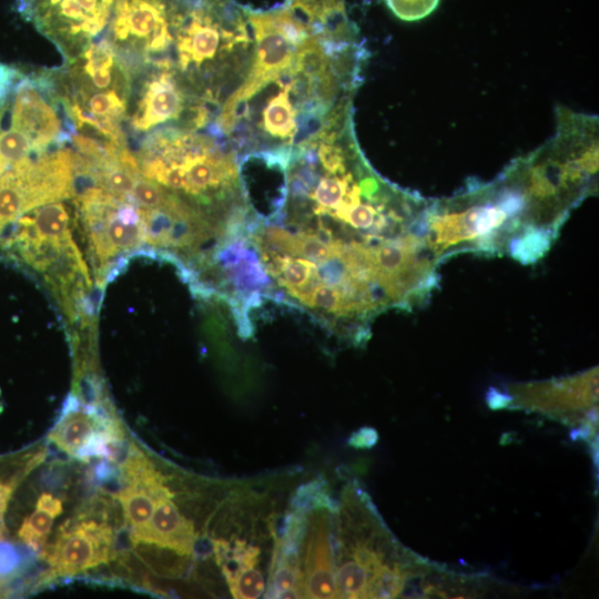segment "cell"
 I'll list each match as a JSON object with an SVG mask.
<instances>
[{
	"instance_id": "cell-2",
	"label": "cell",
	"mask_w": 599,
	"mask_h": 599,
	"mask_svg": "<svg viewBox=\"0 0 599 599\" xmlns=\"http://www.w3.org/2000/svg\"><path fill=\"white\" fill-rule=\"evenodd\" d=\"M427 200L380 176L357 150L322 169L298 200H285L267 222L325 244H379L419 233Z\"/></svg>"
},
{
	"instance_id": "cell-4",
	"label": "cell",
	"mask_w": 599,
	"mask_h": 599,
	"mask_svg": "<svg viewBox=\"0 0 599 599\" xmlns=\"http://www.w3.org/2000/svg\"><path fill=\"white\" fill-rule=\"evenodd\" d=\"M337 598H395L434 565L395 540L368 495L347 488L338 511Z\"/></svg>"
},
{
	"instance_id": "cell-5",
	"label": "cell",
	"mask_w": 599,
	"mask_h": 599,
	"mask_svg": "<svg viewBox=\"0 0 599 599\" xmlns=\"http://www.w3.org/2000/svg\"><path fill=\"white\" fill-rule=\"evenodd\" d=\"M184 7L185 0H115L103 37L132 78L148 69L177 74L174 44Z\"/></svg>"
},
{
	"instance_id": "cell-16",
	"label": "cell",
	"mask_w": 599,
	"mask_h": 599,
	"mask_svg": "<svg viewBox=\"0 0 599 599\" xmlns=\"http://www.w3.org/2000/svg\"><path fill=\"white\" fill-rule=\"evenodd\" d=\"M285 6L316 28L338 30L353 24L344 0H286Z\"/></svg>"
},
{
	"instance_id": "cell-14",
	"label": "cell",
	"mask_w": 599,
	"mask_h": 599,
	"mask_svg": "<svg viewBox=\"0 0 599 599\" xmlns=\"http://www.w3.org/2000/svg\"><path fill=\"white\" fill-rule=\"evenodd\" d=\"M171 498L172 496H162L156 499L150 522L131 540L190 555L194 549L195 531L192 522L179 511Z\"/></svg>"
},
{
	"instance_id": "cell-1",
	"label": "cell",
	"mask_w": 599,
	"mask_h": 599,
	"mask_svg": "<svg viewBox=\"0 0 599 599\" xmlns=\"http://www.w3.org/2000/svg\"><path fill=\"white\" fill-rule=\"evenodd\" d=\"M366 58L357 30L314 27L301 43L280 27L262 26L247 72L212 125L237 161L256 156L286 165L294 150L353 112Z\"/></svg>"
},
{
	"instance_id": "cell-26",
	"label": "cell",
	"mask_w": 599,
	"mask_h": 599,
	"mask_svg": "<svg viewBox=\"0 0 599 599\" xmlns=\"http://www.w3.org/2000/svg\"><path fill=\"white\" fill-rule=\"evenodd\" d=\"M1 412H2V404H1V402H0V413H1Z\"/></svg>"
},
{
	"instance_id": "cell-13",
	"label": "cell",
	"mask_w": 599,
	"mask_h": 599,
	"mask_svg": "<svg viewBox=\"0 0 599 599\" xmlns=\"http://www.w3.org/2000/svg\"><path fill=\"white\" fill-rule=\"evenodd\" d=\"M122 437L116 423L74 399L67 402L49 434V440L59 449L81 459L104 456L106 441Z\"/></svg>"
},
{
	"instance_id": "cell-18",
	"label": "cell",
	"mask_w": 599,
	"mask_h": 599,
	"mask_svg": "<svg viewBox=\"0 0 599 599\" xmlns=\"http://www.w3.org/2000/svg\"><path fill=\"white\" fill-rule=\"evenodd\" d=\"M32 154H35L32 141L23 132L12 126L0 131V176Z\"/></svg>"
},
{
	"instance_id": "cell-11",
	"label": "cell",
	"mask_w": 599,
	"mask_h": 599,
	"mask_svg": "<svg viewBox=\"0 0 599 599\" xmlns=\"http://www.w3.org/2000/svg\"><path fill=\"white\" fill-rule=\"evenodd\" d=\"M113 545V532L108 524L82 520L62 527L43 556L54 576H73L110 561L114 554Z\"/></svg>"
},
{
	"instance_id": "cell-19",
	"label": "cell",
	"mask_w": 599,
	"mask_h": 599,
	"mask_svg": "<svg viewBox=\"0 0 599 599\" xmlns=\"http://www.w3.org/2000/svg\"><path fill=\"white\" fill-rule=\"evenodd\" d=\"M226 581L232 596L238 599L260 598L266 588L260 567L241 570Z\"/></svg>"
},
{
	"instance_id": "cell-23",
	"label": "cell",
	"mask_w": 599,
	"mask_h": 599,
	"mask_svg": "<svg viewBox=\"0 0 599 599\" xmlns=\"http://www.w3.org/2000/svg\"><path fill=\"white\" fill-rule=\"evenodd\" d=\"M16 486V478L10 479L9 481L0 480V530H2L3 517Z\"/></svg>"
},
{
	"instance_id": "cell-6",
	"label": "cell",
	"mask_w": 599,
	"mask_h": 599,
	"mask_svg": "<svg viewBox=\"0 0 599 599\" xmlns=\"http://www.w3.org/2000/svg\"><path fill=\"white\" fill-rule=\"evenodd\" d=\"M491 407L540 413L567 425H579L593 436L598 424V367L548 380L517 383L507 393L487 397Z\"/></svg>"
},
{
	"instance_id": "cell-21",
	"label": "cell",
	"mask_w": 599,
	"mask_h": 599,
	"mask_svg": "<svg viewBox=\"0 0 599 599\" xmlns=\"http://www.w3.org/2000/svg\"><path fill=\"white\" fill-rule=\"evenodd\" d=\"M0 537V579L7 580L19 566V557L10 544Z\"/></svg>"
},
{
	"instance_id": "cell-20",
	"label": "cell",
	"mask_w": 599,
	"mask_h": 599,
	"mask_svg": "<svg viewBox=\"0 0 599 599\" xmlns=\"http://www.w3.org/2000/svg\"><path fill=\"white\" fill-rule=\"evenodd\" d=\"M389 10L403 21H418L433 13L440 0H384Z\"/></svg>"
},
{
	"instance_id": "cell-3",
	"label": "cell",
	"mask_w": 599,
	"mask_h": 599,
	"mask_svg": "<svg viewBox=\"0 0 599 599\" xmlns=\"http://www.w3.org/2000/svg\"><path fill=\"white\" fill-rule=\"evenodd\" d=\"M140 174L209 216L230 234L254 219L235 152L214 129L162 126L146 133L135 156Z\"/></svg>"
},
{
	"instance_id": "cell-24",
	"label": "cell",
	"mask_w": 599,
	"mask_h": 599,
	"mask_svg": "<svg viewBox=\"0 0 599 599\" xmlns=\"http://www.w3.org/2000/svg\"><path fill=\"white\" fill-rule=\"evenodd\" d=\"M9 98H10V94L9 95H0V129H1V123H2L3 116H4L6 112L9 109V105H10Z\"/></svg>"
},
{
	"instance_id": "cell-17",
	"label": "cell",
	"mask_w": 599,
	"mask_h": 599,
	"mask_svg": "<svg viewBox=\"0 0 599 599\" xmlns=\"http://www.w3.org/2000/svg\"><path fill=\"white\" fill-rule=\"evenodd\" d=\"M118 500L121 502L125 520L130 525L131 539L142 532L152 517L158 496L151 491L128 485L116 494Z\"/></svg>"
},
{
	"instance_id": "cell-25",
	"label": "cell",
	"mask_w": 599,
	"mask_h": 599,
	"mask_svg": "<svg viewBox=\"0 0 599 599\" xmlns=\"http://www.w3.org/2000/svg\"><path fill=\"white\" fill-rule=\"evenodd\" d=\"M6 582H7V580L0 579V592H1L2 588L4 587Z\"/></svg>"
},
{
	"instance_id": "cell-12",
	"label": "cell",
	"mask_w": 599,
	"mask_h": 599,
	"mask_svg": "<svg viewBox=\"0 0 599 599\" xmlns=\"http://www.w3.org/2000/svg\"><path fill=\"white\" fill-rule=\"evenodd\" d=\"M332 512H335V509L325 507L307 512L301 547L304 598H337L335 542L332 541Z\"/></svg>"
},
{
	"instance_id": "cell-8",
	"label": "cell",
	"mask_w": 599,
	"mask_h": 599,
	"mask_svg": "<svg viewBox=\"0 0 599 599\" xmlns=\"http://www.w3.org/2000/svg\"><path fill=\"white\" fill-rule=\"evenodd\" d=\"M11 97V126L29 136L35 154L64 146L77 133L53 70L21 72Z\"/></svg>"
},
{
	"instance_id": "cell-15",
	"label": "cell",
	"mask_w": 599,
	"mask_h": 599,
	"mask_svg": "<svg viewBox=\"0 0 599 599\" xmlns=\"http://www.w3.org/2000/svg\"><path fill=\"white\" fill-rule=\"evenodd\" d=\"M62 501L51 494H42L35 509L23 519L18 536L33 550H41L51 531L54 519L62 512Z\"/></svg>"
},
{
	"instance_id": "cell-9",
	"label": "cell",
	"mask_w": 599,
	"mask_h": 599,
	"mask_svg": "<svg viewBox=\"0 0 599 599\" xmlns=\"http://www.w3.org/2000/svg\"><path fill=\"white\" fill-rule=\"evenodd\" d=\"M89 244L101 265L146 243L141 207L129 196L100 186L77 200Z\"/></svg>"
},
{
	"instance_id": "cell-22",
	"label": "cell",
	"mask_w": 599,
	"mask_h": 599,
	"mask_svg": "<svg viewBox=\"0 0 599 599\" xmlns=\"http://www.w3.org/2000/svg\"><path fill=\"white\" fill-rule=\"evenodd\" d=\"M378 440L377 432L372 427H362L353 433L347 443L354 448H370Z\"/></svg>"
},
{
	"instance_id": "cell-10",
	"label": "cell",
	"mask_w": 599,
	"mask_h": 599,
	"mask_svg": "<svg viewBox=\"0 0 599 599\" xmlns=\"http://www.w3.org/2000/svg\"><path fill=\"white\" fill-rule=\"evenodd\" d=\"M70 222L62 202L41 205L16 221L9 245L24 262L41 271L60 257L82 260L72 240Z\"/></svg>"
},
{
	"instance_id": "cell-27",
	"label": "cell",
	"mask_w": 599,
	"mask_h": 599,
	"mask_svg": "<svg viewBox=\"0 0 599 599\" xmlns=\"http://www.w3.org/2000/svg\"><path fill=\"white\" fill-rule=\"evenodd\" d=\"M3 227L0 225V233L2 232Z\"/></svg>"
},
{
	"instance_id": "cell-7",
	"label": "cell",
	"mask_w": 599,
	"mask_h": 599,
	"mask_svg": "<svg viewBox=\"0 0 599 599\" xmlns=\"http://www.w3.org/2000/svg\"><path fill=\"white\" fill-rule=\"evenodd\" d=\"M115 0H17L19 13L49 39L64 61L82 54L109 27Z\"/></svg>"
}]
</instances>
